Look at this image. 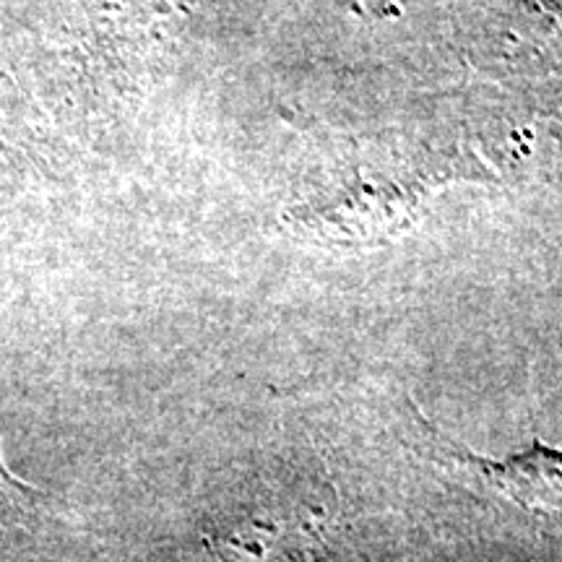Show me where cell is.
<instances>
[{
    "mask_svg": "<svg viewBox=\"0 0 562 562\" xmlns=\"http://www.w3.org/2000/svg\"><path fill=\"white\" fill-rule=\"evenodd\" d=\"M432 438V448L461 472L480 480L484 487L501 492L518 508L539 513V516H562V451L533 440L531 448L505 459H482L467 448L446 440L435 427L419 419Z\"/></svg>",
    "mask_w": 562,
    "mask_h": 562,
    "instance_id": "6da1fadb",
    "label": "cell"
},
{
    "mask_svg": "<svg viewBox=\"0 0 562 562\" xmlns=\"http://www.w3.org/2000/svg\"><path fill=\"white\" fill-rule=\"evenodd\" d=\"M3 487H19V482L11 480V474L3 469V461H0V492H3Z\"/></svg>",
    "mask_w": 562,
    "mask_h": 562,
    "instance_id": "7a4b0ae2",
    "label": "cell"
}]
</instances>
